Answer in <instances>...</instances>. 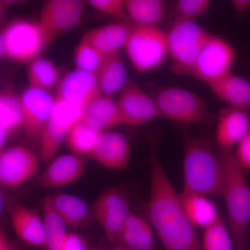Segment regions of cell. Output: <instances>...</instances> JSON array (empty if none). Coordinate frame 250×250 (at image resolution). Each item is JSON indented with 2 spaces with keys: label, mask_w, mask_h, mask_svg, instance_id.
I'll use <instances>...</instances> for the list:
<instances>
[{
  "label": "cell",
  "mask_w": 250,
  "mask_h": 250,
  "mask_svg": "<svg viewBox=\"0 0 250 250\" xmlns=\"http://www.w3.org/2000/svg\"><path fill=\"white\" fill-rule=\"evenodd\" d=\"M149 221L164 250H202L196 227L188 218L156 152L150 159Z\"/></svg>",
  "instance_id": "1"
},
{
  "label": "cell",
  "mask_w": 250,
  "mask_h": 250,
  "mask_svg": "<svg viewBox=\"0 0 250 250\" xmlns=\"http://www.w3.org/2000/svg\"><path fill=\"white\" fill-rule=\"evenodd\" d=\"M182 192L221 196L224 170L221 159L208 140L187 135L184 139Z\"/></svg>",
  "instance_id": "2"
},
{
  "label": "cell",
  "mask_w": 250,
  "mask_h": 250,
  "mask_svg": "<svg viewBox=\"0 0 250 250\" xmlns=\"http://www.w3.org/2000/svg\"><path fill=\"white\" fill-rule=\"evenodd\" d=\"M224 170L223 192L235 250H244L250 221V187L233 150L217 149Z\"/></svg>",
  "instance_id": "3"
},
{
  "label": "cell",
  "mask_w": 250,
  "mask_h": 250,
  "mask_svg": "<svg viewBox=\"0 0 250 250\" xmlns=\"http://www.w3.org/2000/svg\"><path fill=\"white\" fill-rule=\"evenodd\" d=\"M50 43L39 22L18 19L2 29L0 36L1 58L21 63H30L40 57Z\"/></svg>",
  "instance_id": "4"
},
{
  "label": "cell",
  "mask_w": 250,
  "mask_h": 250,
  "mask_svg": "<svg viewBox=\"0 0 250 250\" xmlns=\"http://www.w3.org/2000/svg\"><path fill=\"white\" fill-rule=\"evenodd\" d=\"M154 99L159 116L169 121L187 125L209 124L215 118L201 98L185 88L164 87Z\"/></svg>",
  "instance_id": "5"
},
{
  "label": "cell",
  "mask_w": 250,
  "mask_h": 250,
  "mask_svg": "<svg viewBox=\"0 0 250 250\" xmlns=\"http://www.w3.org/2000/svg\"><path fill=\"white\" fill-rule=\"evenodd\" d=\"M166 33L172 70L188 76L210 33L197 21L182 19H174Z\"/></svg>",
  "instance_id": "6"
},
{
  "label": "cell",
  "mask_w": 250,
  "mask_h": 250,
  "mask_svg": "<svg viewBox=\"0 0 250 250\" xmlns=\"http://www.w3.org/2000/svg\"><path fill=\"white\" fill-rule=\"evenodd\" d=\"M125 49L136 71H153L168 57L167 33L159 27L134 24Z\"/></svg>",
  "instance_id": "7"
},
{
  "label": "cell",
  "mask_w": 250,
  "mask_h": 250,
  "mask_svg": "<svg viewBox=\"0 0 250 250\" xmlns=\"http://www.w3.org/2000/svg\"><path fill=\"white\" fill-rule=\"evenodd\" d=\"M236 58L232 45L222 36L210 34L188 76L208 84L231 73Z\"/></svg>",
  "instance_id": "8"
},
{
  "label": "cell",
  "mask_w": 250,
  "mask_h": 250,
  "mask_svg": "<svg viewBox=\"0 0 250 250\" xmlns=\"http://www.w3.org/2000/svg\"><path fill=\"white\" fill-rule=\"evenodd\" d=\"M83 112V108L56 100L39 142L42 161L47 162L57 154L72 126L82 119Z\"/></svg>",
  "instance_id": "9"
},
{
  "label": "cell",
  "mask_w": 250,
  "mask_h": 250,
  "mask_svg": "<svg viewBox=\"0 0 250 250\" xmlns=\"http://www.w3.org/2000/svg\"><path fill=\"white\" fill-rule=\"evenodd\" d=\"M22 129L31 142H40L41 135L56 104L49 92L28 86L19 95Z\"/></svg>",
  "instance_id": "10"
},
{
  "label": "cell",
  "mask_w": 250,
  "mask_h": 250,
  "mask_svg": "<svg viewBox=\"0 0 250 250\" xmlns=\"http://www.w3.org/2000/svg\"><path fill=\"white\" fill-rule=\"evenodd\" d=\"M130 213L127 197L117 188L103 192L92 207V213L112 244L120 241L122 229Z\"/></svg>",
  "instance_id": "11"
},
{
  "label": "cell",
  "mask_w": 250,
  "mask_h": 250,
  "mask_svg": "<svg viewBox=\"0 0 250 250\" xmlns=\"http://www.w3.org/2000/svg\"><path fill=\"white\" fill-rule=\"evenodd\" d=\"M39 159L35 152L24 146L4 149L0 154V184L1 187H21L38 172Z\"/></svg>",
  "instance_id": "12"
},
{
  "label": "cell",
  "mask_w": 250,
  "mask_h": 250,
  "mask_svg": "<svg viewBox=\"0 0 250 250\" xmlns=\"http://www.w3.org/2000/svg\"><path fill=\"white\" fill-rule=\"evenodd\" d=\"M84 6L80 0H50L44 3L38 22L49 42L77 25Z\"/></svg>",
  "instance_id": "13"
},
{
  "label": "cell",
  "mask_w": 250,
  "mask_h": 250,
  "mask_svg": "<svg viewBox=\"0 0 250 250\" xmlns=\"http://www.w3.org/2000/svg\"><path fill=\"white\" fill-rule=\"evenodd\" d=\"M117 104L123 125L142 126L159 116L154 98L134 82H129L122 90Z\"/></svg>",
  "instance_id": "14"
},
{
  "label": "cell",
  "mask_w": 250,
  "mask_h": 250,
  "mask_svg": "<svg viewBox=\"0 0 250 250\" xmlns=\"http://www.w3.org/2000/svg\"><path fill=\"white\" fill-rule=\"evenodd\" d=\"M101 95L97 75L76 68L59 81L54 97L57 100L84 109Z\"/></svg>",
  "instance_id": "15"
},
{
  "label": "cell",
  "mask_w": 250,
  "mask_h": 250,
  "mask_svg": "<svg viewBox=\"0 0 250 250\" xmlns=\"http://www.w3.org/2000/svg\"><path fill=\"white\" fill-rule=\"evenodd\" d=\"M89 157L108 170H128L131 159L129 141L121 133L104 131Z\"/></svg>",
  "instance_id": "16"
},
{
  "label": "cell",
  "mask_w": 250,
  "mask_h": 250,
  "mask_svg": "<svg viewBox=\"0 0 250 250\" xmlns=\"http://www.w3.org/2000/svg\"><path fill=\"white\" fill-rule=\"evenodd\" d=\"M215 139L218 149L233 150L250 131V113L225 106L216 118Z\"/></svg>",
  "instance_id": "17"
},
{
  "label": "cell",
  "mask_w": 250,
  "mask_h": 250,
  "mask_svg": "<svg viewBox=\"0 0 250 250\" xmlns=\"http://www.w3.org/2000/svg\"><path fill=\"white\" fill-rule=\"evenodd\" d=\"M207 85L215 98L228 107L250 113V79L231 72Z\"/></svg>",
  "instance_id": "18"
},
{
  "label": "cell",
  "mask_w": 250,
  "mask_h": 250,
  "mask_svg": "<svg viewBox=\"0 0 250 250\" xmlns=\"http://www.w3.org/2000/svg\"><path fill=\"white\" fill-rule=\"evenodd\" d=\"M134 24L117 22L95 28L85 33L86 39L104 57L120 54L125 48Z\"/></svg>",
  "instance_id": "19"
},
{
  "label": "cell",
  "mask_w": 250,
  "mask_h": 250,
  "mask_svg": "<svg viewBox=\"0 0 250 250\" xmlns=\"http://www.w3.org/2000/svg\"><path fill=\"white\" fill-rule=\"evenodd\" d=\"M85 161L75 154H65L54 159L39 178L42 188H55L73 183L84 172Z\"/></svg>",
  "instance_id": "20"
},
{
  "label": "cell",
  "mask_w": 250,
  "mask_h": 250,
  "mask_svg": "<svg viewBox=\"0 0 250 250\" xmlns=\"http://www.w3.org/2000/svg\"><path fill=\"white\" fill-rule=\"evenodd\" d=\"M9 214L15 232L22 241L31 246L45 248L43 220L35 210L18 204L10 207Z\"/></svg>",
  "instance_id": "21"
},
{
  "label": "cell",
  "mask_w": 250,
  "mask_h": 250,
  "mask_svg": "<svg viewBox=\"0 0 250 250\" xmlns=\"http://www.w3.org/2000/svg\"><path fill=\"white\" fill-rule=\"evenodd\" d=\"M81 120L102 131L123 125L117 102L104 95L83 109Z\"/></svg>",
  "instance_id": "22"
},
{
  "label": "cell",
  "mask_w": 250,
  "mask_h": 250,
  "mask_svg": "<svg viewBox=\"0 0 250 250\" xmlns=\"http://www.w3.org/2000/svg\"><path fill=\"white\" fill-rule=\"evenodd\" d=\"M179 195L188 217L196 228L205 230L222 218L218 207L208 197L186 192Z\"/></svg>",
  "instance_id": "23"
},
{
  "label": "cell",
  "mask_w": 250,
  "mask_h": 250,
  "mask_svg": "<svg viewBox=\"0 0 250 250\" xmlns=\"http://www.w3.org/2000/svg\"><path fill=\"white\" fill-rule=\"evenodd\" d=\"M102 93L110 97L121 92L128 84V73L121 54L104 57L97 73Z\"/></svg>",
  "instance_id": "24"
},
{
  "label": "cell",
  "mask_w": 250,
  "mask_h": 250,
  "mask_svg": "<svg viewBox=\"0 0 250 250\" xmlns=\"http://www.w3.org/2000/svg\"><path fill=\"white\" fill-rule=\"evenodd\" d=\"M120 241L131 250H153L154 237L152 227L139 215L131 212L122 229Z\"/></svg>",
  "instance_id": "25"
},
{
  "label": "cell",
  "mask_w": 250,
  "mask_h": 250,
  "mask_svg": "<svg viewBox=\"0 0 250 250\" xmlns=\"http://www.w3.org/2000/svg\"><path fill=\"white\" fill-rule=\"evenodd\" d=\"M130 22L134 25L159 27L166 15L161 0H125Z\"/></svg>",
  "instance_id": "26"
},
{
  "label": "cell",
  "mask_w": 250,
  "mask_h": 250,
  "mask_svg": "<svg viewBox=\"0 0 250 250\" xmlns=\"http://www.w3.org/2000/svg\"><path fill=\"white\" fill-rule=\"evenodd\" d=\"M22 129V114L19 96L6 90L0 95V147L18 129Z\"/></svg>",
  "instance_id": "27"
},
{
  "label": "cell",
  "mask_w": 250,
  "mask_h": 250,
  "mask_svg": "<svg viewBox=\"0 0 250 250\" xmlns=\"http://www.w3.org/2000/svg\"><path fill=\"white\" fill-rule=\"evenodd\" d=\"M54 209L67 227L78 228L89 216V208L84 200L69 194L50 195Z\"/></svg>",
  "instance_id": "28"
},
{
  "label": "cell",
  "mask_w": 250,
  "mask_h": 250,
  "mask_svg": "<svg viewBox=\"0 0 250 250\" xmlns=\"http://www.w3.org/2000/svg\"><path fill=\"white\" fill-rule=\"evenodd\" d=\"M45 248L47 250H62L67 234L66 225L54 209L50 195L44 197L42 204Z\"/></svg>",
  "instance_id": "29"
},
{
  "label": "cell",
  "mask_w": 250,
  "mask_h": 250,
  "mask_svg": "<svg viewBox=\"0 0 250 250\" xmlns=\"http://www.w3.org/2000/svg\"><path fill=\"white\" fill-rule=\"evenodd\" d=\"M103 132L81 120L72 126L64 143L75 155L89 157Z\"/></svg>",
  "instance_id": "30"
},
{
  "label": "cell",
  "mask_w": 250,
  "mask_h": 250,
  "mask_svg": "<svg viewBox=\"0 0 250 250\" xmlns=\"http://www.w3.org/2000/svg\"><path fill=\"white\" fill-rule=\"evenodd\" d=\"M29 86L49 92L59 83V71L52 61L39 57L29 64Z\"/></svg>",
  "instance_id": "31"
},
{
  "label": "cell",
  "mask_w": 250,
  "mask_h": 250,
  "mask_svg": "<svg viewBox=\"0 0 250 250\" xmlns=\"http://www.w3.org/2000/svg\"><path fill=\"white\" fill-rule=\"evenodd\" d=\"M233 241L223 219L204 230L202 250H233Z\"/></svg>",
  "instance_id": "32"
},
{
  "label": "cell",
  "mask_w": 250,
  "mask_h": 250,
  "mask_svg": "<svg viewBox=\"0 0 250 250\" xmlns=\"http://www.w3.org/2000/svg\"><path fill=\"white\" fill-rule=\"evenodd\" d=\"M104 59V57L86 39L82 37L74 55L76 68L97 75Z\"/></svg>",
  "instance_id": "33"
},
{
  "label": "cell",
  "mask_w": 250,
  "mask_h": 250,
  "mask_svg": "<svg viewBox=\"0 0 250 250\" xmlns=\"http://www.w3.org/2000/svg\"><path fill=\"white\" fill-rule=\"evenodd\" d=\"M212 2L210 0H179L174 3V19L197 21L208 14Z\"/></svg>",
  "instance_id": "34"
},
{
  "label": "cell",
  "mask_w": 250,
  "mask_h": 250,
  "mask_svg": "<svg viewBox=\"0 0 250 250\" xmlns=\"http://www.w3.org/2000/svg\"><path fill=\"white\" fill-rule=\"evenodd\" d=\"M87 2L94 9L118 20V22L131 23L126 13L125 0H89Z\"/></svg>",
  "instance_id": "35"
},
{
  "label": "cell",
  "mask_w": 250,
  "mask_h": 250,
  "mask_svg": "<svg viewBox=\"0 0 250 250\" xmlns=\"http://www.w3.org/2000/svg\"><path fill=\"white\" fill-rule=\"evenodd\" d=\"M233 154L242 170L250 171V131L233 149Z\"/></svg>",
  "instance_id": "36"
},
{
  "label": "cell",
  "mask_w": 250,
  "mask_h": 250,
  "mask_svg": "<svg viewBox=\"0 0 250 250\" xmlns=\"http://www.w3.org/2000/svg\"><path fill=\"white\" fill-rule=\"evenodd\" d=\"M62 250H87L82 237L75 233H67Z\"/></svg>",
  "instance_id": "37"
},
{
  "label": "cell",
  "mask_w": 250,
  "mask_h": 250,
  "mask_svg": "<svg viewBox=\"0 0 250 250\" xmlns=\"http://www.w3.org/2000/svg\"><path fill=\"white\" fill-rule=\"evenodd\" d=\"M0 250H18L14 242L8 236L4 229L0 231Z\"/></svg>",
  "instance_id": "38"
},
{
  "label": "cell",
  "mask_w": 250,
  "mask_h": 250,
  "mask_svg": "<svg viewBox=\"0 0 250 250\" xmlns=\"http://www.w3.org/2000/svg\"><path fill=\"white\" fill-rule=\"evenodd\" d=\"M231 4L233 11L238 16L246 14L250 9V0H233Z\"/></svg>",
  "instance_id": "39"
},
{
  "label": "cell",
  "mask_w": 250,
  "mask_h": 250,
  "mask_svg": "<svg viewBox=\"0 0 250 250\" xmlns=\"http://www.w3.org/2000/svg\"><path fill=\"white\" fill-rule=\"evenodd\" d=\"M113 250H131L129 249V248H126V247H123V246H120L118 247V248H115Z\"/></svg>",
  "instance_id": "40"
}]
</instances>
